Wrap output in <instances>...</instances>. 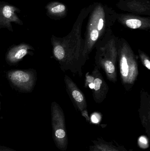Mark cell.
<instances>
[{
	"mask_svg": "<svg viewBox=\"0 0 150 151\" xmlns=\"http://www.w3.org/2000/svg\"><path fill=\"white\" fill-rule=\"evenodd\" d=\"M96 3L82 9L69 33L60 38L51 37L54 58L58 62L63 71H69L75 75H82L83 67L88 58L85 55V41L82 37L84 20L94 8Z\"/></svg>",
	"mask_w": 150,
	"mask_h": 151,
	"instance_id": "cell-1",
	"label": "cell"
},
{
	"mask_svg": "<svg viewBox=\"0 0 150 151\" xmlns=\"http://www.w3.org/2000/svg\"><path fill=\"white\" fill-rule=\"evenodd\" d=\"M116 13L112 8L100 3H95L89 14L85 35V55L88 59L97 42L102 39L108 29L112 28L116 21Z\"/></svg>",
	"mask_w": 150,
	"mask_h": 151,
	"instance_id": "cell-2",
	"label": "cell"
},
{
	"mask_svg": "<svg viewBox=\"0 0 150 151\" xmlns=\"http://www.w3.org/2000/svg\"><path fill=\"white\" fill-rule=\"evenodd\" d=\"M118 38L114 34L112 28H109L95 47V66L99 70L101 69L107 79L114 83L117 81Z\"/></svg>",
	"mask_w": 150,
	"mask_h": 151,
	"instance_id": "cell-3",
	"label": "cell"
},
{
	"mask_svg": "<svg viewBox=\"0 0 150 151\" xmlns=\"http://www.w3.org/2000/svg\"><path fill=\"white\" fill-rule=\"evenodd\" d=\"M137 58L127 41L118 38L117 62L122 83L127 91L132 89L139 75Z\"/></svg>",
	"mask_w": 150,
	"mask_h": 151,
	"instance_id": "cell-4",
	"label": "cell"
},
{
	"mask_svg": "<svg viewBox=\"0 0 150 151\" xmlns=\"http://www.w3.org/2000/svg\"><path fill=\"white\" fill-rule=\"evenodd\" d=\"M53 138L55 144L60 150H67L68 145L66 120L63 110L59 104L53 102L51 105Z\"/></svg>",
	"mask_w": 150,
	"mask_h": 151,
	"instance_id": "cell-5",
	"label": "cell"
},
{
	"mask_svg": "<svg viewBox=\"0 0 150 151\" xmlns=\"http://www.w3.org/2000/svg\"><path fill=\"white\" fill-rule=\"evenodd\" d=\"M11 85L20 92H31L37 81V73L33 69L12 70L6 73Z\"/></svg>",
	"mask_w": 150,
	"mask_h": 151,
	"instance_id": "cell-6",
	"label": "cell"
},
{
	"mask_svg": "<svg viewBox=\"0 0 150 151\" xmlns=\"http://www.w3.org/2000/svg\"><path fill=\"white\" fill-rule=\"evenodd\" d=\"M85 87L91 89L93 99L97 104H100L105 99L109 91L100 70L96 66L91 73L85 75Z\"/></svg>",
	"mask_w": 150,
	"mask_h": 151,
	"instance_id": "cell-7",
	"label": "cell"
},
{
	"mask_svg": "<svg viewBox=\"0 0 150 151\" xmlns=\"http://www.w3.org/2000/svg\"><path fill=\"white\" fill-rule=\"evenodd\" d=\"M64 81L66 91L76 109L81 113L88 122H90V119L88 115L87 102L83 93L68 76H65Z\"/></svg>",
	"mask_w": 150,
	"mask_h": 151,
	"instance_id": "cell-8",
	"label": "cell"
},
{
	"mask_svg": "<svg viewBox=\"0 0 150 151\" xmlns=\"http://www.w3.org/2000/svg\"><path fill=\"white\" fill-rule=\"evenodd\" d=\"M20 12V9L9 3L0 1V29L7 28L13 32L11 23L23 25V21L17 13Z\"/></svg>",
	"mask_w": 150,
	"mask_h": 151,
	"instance_id": "cell-9",
	"label": "cell"
},
{
	"mask_svg": "<svg viewBox=\"0 0 150 151\" xmlns=\"http://www.w3.org/2000/svg\"><path fill=\"white\" fill-rule=\"evenodd\" d=\"M116 21L125 27L132 29L149 30L150 29V17H141L131 13L115 14Z\"/></svg>",
	"mask_w": 150,
	"mask_h": 151,
	"instance_id": "cell-10",
	"label": "cell"
},
{
	"mask_svg": "<svg viewBox=\"0 0 150 151\" xmlns=\"http://www.w3.org/2000/svg\"><path fill=\"white\" fill-rule=\"evenodd\" d=\"M116 5L121 10L131 14L150 16L149 0H119Z\"/></svg>",
	"mask_w": 150,
	"mask_h": 151,
	"instance_id": "cell-11",
	"label": "cell"
},
{
	"mask_svg": "<svg viewBox=\"0 0 150 151\" xmlns=\"http://www.w3.org/2000/svg\"><path fill=\"white\" fill-rule=\"evenodd\" d=\"M33 47L26 43H20L11 47L5 55V60L10 65H15L22 61L27 55H33Z\"/></svg>",
	"mask_w": 150,
	"mask_h": 151,
	"instance_id": "cell-12",
	"label": "cell"
},
{
	"mask_svg": "<svg viewBox=\"0 0 150 151\" xmlns=\"http://www.w3.org/2000/svg\"><path fill=\"white\" fill-rule=\"evenodd\" d=\"M139 116L142 125L145 129L148 137H150V96L149 94L142 90L141 104L139 110Z\"/></svg>",
	"mask_w": 150,
	"mask_h": 151,
	"instance_id": "cell-13",
	"label": "cell"
},
{
	"mask_svg": "<svg viewBox=\"0 0 150 151\" xmlns=\"http://www.w3.org/2000/svg\"><path fill=\"white\" fill-rule=\"evenodd\" d=\"M46 15L54 20H59L67 16L68 9L67 5L60 2L51 1L45 7Z\"/></svg>",
	"mask_w": 150,
	"mask_h": 151,
	"instance_id": "cell-14",
	"label": "cell"
},
{
	"mask_svg": "<svg viewBox=\"0 0 150 151\" xmlns=\"http://www.w3.org/2000/svg\"><path fill=\"white\" fill-rule=\"evenodd\" d=\"M92 145L89 146V151H130L122 145H115L112 142L97 138L92 141Z\"/></svg>",
	"mask_w": 150,
	"mask_h": 151,
	"instance_id": "cell-15",
	"label": "cell"
},
{
	"mask_svg": "<svg viewBox=\"0 0 150 151\" xmlns=\"http://www.w3.org/2000/svg\"><path fill=\"white\" fill-rule=\"evenodd\" d=\"M138 53H139V57L141 61L142 64L146 67L148 70H150V58L148 56L147 54H145L144 52L141 50H138Z\"/></svg>",
	"mask_w": 150,
	"mask_h": 151,
	"instance_id": "cell-16",
	"label": "cell"
},
{
	"mask_svg": "<svg viewBox=\"0 0 150 151\" xmlns=\"http://www.w3.org/2000/svg\"><path fill=\"white\" fill-rule=\"evenodd\" d=\"M0 151H16L9 147L4 146H0Z\"/></svg>",
	"mask_w": 150,
	"mask_h": 151,
	"instance_id": "cell-17",
	"label": "cell"
},
{
	"mask_svg": "<svg viewBox=\"0 0 150 151\" xmlns=\"http://www.w3.org/2000/svg\"><path fill=\"white\" fill-rule=\"evenodd\" d=\"M1 96V92H0V97ZM1 101H0V111H1Z\"/></svg>",
	"mask_w": 150,
	"mask_h": 151,
	"instance_id": "cell-18",
	"label": "cell"
},
{
	"mask_svg": "<svg viewBox=\"0 0 150 151\" xmlns=\"http://www.w3.org/2000/svg\"><path fill=\"white\" fill-rule=\"evenodd\" d=\"M0 92H1V91H0Z\"/></svg>",
	"mask_w": 150,
	"mask_h": 151,
	"instance_id": "cell-19",
	"label": "cell"
}]
</instances>
